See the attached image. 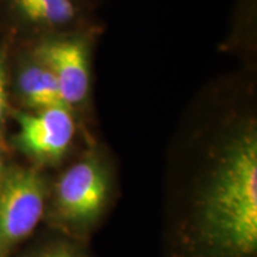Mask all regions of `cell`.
<instances>
[{
  "label": "cell",
  "instance_id": "7a4b0ae2",
  "mask_svg": "<svg viewBox=\"0 0 257 257\" xmlns=\"http://www.w3.org/2000/svg\"><path fill=\"white\" fill-rule=\"evenodd\" d=\"M44 211L43 181L35 170H11L0 182V252L28 237Z\"/></svg>",
  "mask_w": 257,
  "mask_h": 257
},
{
  "label": "cell",
  "instance_id": "277c9868",
  "mask_svg": "<svg viewBox=\"0 0 257 257\" xmlns=\"http://www.w3.org/2000/svg\"><path fill=\"white\" fill-rule=\"evenodd\" d=\"M18 143L25 153L40 160H59L68 150L75 124L68 107H51L18 118Z\"/></svg>",
  "mask_w": 257,
  "mask_h": 257
},
{
  "label": "cell",
  "instance_id": "30bf717a",
  "mask_svg": "<svg viewBox=\"0 0 257 257\" xmlns=\"http://www.w3.org/2000/svg\"><path fill=\"white\" fill-rule=\"evenodd\" d=\"M2 168H3V160H2V154H0V174H2Z\"/></svg>",
  "mask_w": 257,
  "mask_h": 257
},
{
  "label": "cell",
  "instance_id": "5b68a950",
  "mask_svg": "<svg viewBox=\"0 0 257 257\" xmlns=\"http://www.w3.org/2000/svg\"><path fill=\"white\" fill-rule=\"evenodd\" d=\"M36 60L55 76L64 104H80L89 88L88 55L86 46L74 38L54 40L41 44Z\"/></svg>",
  "mask_w": 257,
  "mask_h": 257
},
{
  "label": "cell",
  "instance_id": "52a82bcc",
  "mask_svg": "<svg viewBox=\"0 0 257 257\" xmlns=\"http://www.w3.org/2000/svg\"><path fill=\"white\" fill-rule=\"evenodd\" d=\"M16 5L29 21L41 24H66L75 15L70 0H16Z\"/></svg>",
  "mask_w": 257,
  "mask_h": 257
},
{
  "label": "cell",
  "instance_id": "9c48e42d",
  "mask_svg": "<svg viewBox=\"0 0 257 257\" xmlns=\"http://www.w3.org/2000/svg\"><path fill=\"white\" fill-rule=\"evenodd\" d=\"M42 257H75L72 253L68 251H63V250H59V251H54V252H49L47 255L42 256Z\"/></svg>",
  "mask_w": 257,
  "mask_h": 257
},
{
  "label": "cell",
  "instance_id": "ba28073f",
  "mask_svg": "<svg viewBox=\"0 0 257 257\" xmlns=\"http://www.w3.org/2000/svg\"><path fill=\"white\" fill-rule=\"evenodd\" d=\"M6 108V81L5 73L3 69L2 63H0V123H2L3 117L5 114Z\"/></svg>",
  "mask_w": 257,
  "mask_h": 257
},
{
  "label": "cell",
  "instance_id": "8992f818",
  "mask_svg": "<svg viewBox=\"0 0 257 257\" xmlns=\"http://www.w3.org/2000/svg\"><path fill=\"white\" fill-rule=\"evenodd\" d=\"M18 86L24 101L31 108L40 111L51 107H68L64 104L55 76L37 60L22 70Z\"/></svg>",
  "mask_w": 257,
  "mask_h": 257
},
{
  "label": "cell",
  "instance_id": "6da1fadb",
  "mask_svg": "<svg viewBox=\"0 0 257 257\" xmlns=\"http://www.w3.org/2000/svg\"><path fill=\"white\" fill-rule=\"evenodd\" d=\"M205 245L221 257H250L257 250V138L237 137L220 157L200 202Z\"/></svg>",
  "mask_w": 257,
  "mask_h": 257
},
{
  "label": "cell",
  "instance_id": "3957f363",
  "mask_svg": "<svg viewBox=\"0 0 257 257\" xmlns=\"http://www.w3.org/2000/svg\"><path fill=\"white\" fill-rule=\"evenodd\" d=\"M107 193V178L100 165L92 159L82 160L61 176L56 188L57 206L68 220L88 223L100 213Z\"/></svg>",
  "mask_w": 257,
  "mask_h": 257
}]
</instances>
